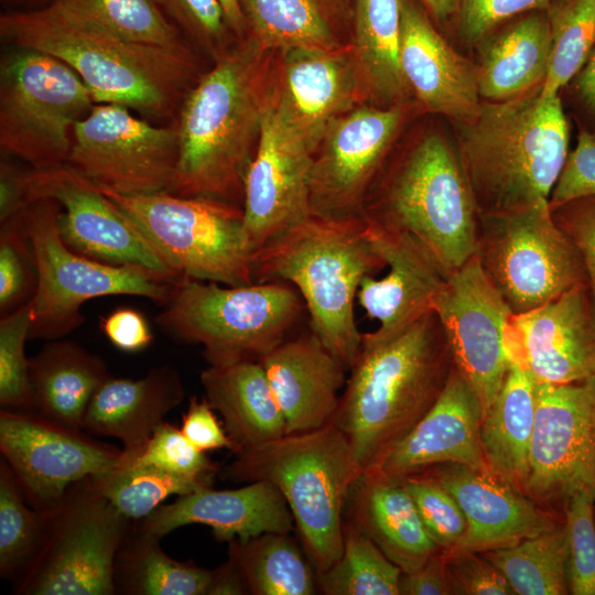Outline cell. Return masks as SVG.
I'll use <instances>...</instances> for the list:
<instances>
[{
	"label": "cell",
	"instance_id": "13",
	"mask_svg": "<svg viewBox=\"0 0 595 595\" xmlns=\"http://www.w3.org/2000/svg\"><path fill=\"white\" fill-rule=\"evenodd\" d=\"M132 520L86 478L50 511L42 544L14 581L21 595H112L115 562Z\"/></svg>",
	"mask_w": 595,
	"mask_h": 595
},
{
	"label": "cell",
	"instance_id": "38",
	"mask_svg": "<svg viewBox=\"0 0 595 595\" xmlns=\"http://www.w3.org/2000/svg\"><path fill=\"white\" fill-rule=\"evenodd\" d=\"M228 543V558L239 569L249 594L316 593V572L289 533L267 532L246 541L232 540Z\"/></svg>",
	"mask_w": 595,
	"mask_h": 595
},
{
	"label": "cell",
	"instance_id": "15",
	"mask_svg": "<svg viewBox=\"0 0 595 595\" xmlns=\"http://www.w3.org/2000/svg\"><path fill=\"white\" fill-rule=\"evenodd\" d=\"M0 452L35 510L56 509L75 484L101 476L122 450L31 410L0 411Z\"/></svg>",
	"mask_w": 595,
	"mask_h": 595
},
{
	"label": "cell",
	"instance_id": "11",
	"mask_svg": "<svg viewBox=\"0 0 595 595\" xmlns=\"http://www.w3.org/2000/svg\"><path fill=\"white\" fill-rule=\"evenodd\" d=\"M96 104L63 61L11 46L0 64V145L31 165L67 164L73 130Z\"/></svg>",
	"mask_w": 595,
	"mask_h": 595
},
{
	"label": "cell",
	"instance_id": "19",
	"mask_svg": "<svg viewBox=\"0 0 595 595\" xmlns=\"http://www.w3.org/2000/svg\"><path fill=\"white\" fill-rule=\"evenodd\" d=\"M402 117L398 105H360L328 126L313 154L311 215L363 219Z\"/></svg>",
	"mask_w": 595,
	"mask_h": 595
},
{
	"label": "cell",
	"instance_id": "23",
	"mask_svg": "<svg viewBox=\"0 0 595 595\" xmlns=\"http://www.w3.org/2000/svg\"><path fill=\"white\" fill-rule=\"evenodd\" d=\"M365 227L388 272L381 279L366 275L360 282L358 303L369 318L379 323L376 331L363 336L382 340L431 312L433 299L448 274L430 249L411 234L367 221Z\"/></svg>",
	"mask_w": 595,
	"mask_h": 595
},
{
	"label": "cell",
	"instance_id": "58",
	"mask_svg": "<svg viewBox=\"0 0 595 595\" xmlns=\"http://www.w3.org/2000/svg\"><path fill=\"white\" fill-rule=\"evenodd\" d=\"M24 170L1 162L0 166V223L23 210L26 202L23 188Z\"/></svg>",
	"mask_w": 595,
	"mask_h": 595
},
{
	"label": "cell",
	"instance_id": "47",
	"mask_svg": "<svg viewBox=\"0 0 595 595\" xmlns=\"http://www.w3.org/2000/svg\"><path fill=\"white\" fill-rule=\"evenodd\" d=\"M31 326L30 302L0 318V404L2 409L32 410L25 342Z\"/></svg>",
	"mask_w": 595,
	"mask_h": 595
},
{
	"label": "cell",
	"instance_id": "62",
	"mask_svg": "<svg viewBox=\"0 0 595 595\" xmlns=\"http://www.w3.org/2000/svg\"><path fill=\"white\" fill-rule=\"evenodd\" d=\"M436 20H445L452 15L459 6V0H422Z\"/></svg>",
	"mask_w": 595,
	"mask_h": 595
},
{
	"label": "cell",
	"instance_id": "43",
	"mask_svg": "<svg viewBox=\"0 0 595 595\" xmlns=\"http://www.w3.org/2000/svg\"><path fill=\"white\" fill-rule=\"evenodd\" d=\"M552 47L540 96H558L580 73L595 46V0H556L549 4Z\"/></svg>",
	"mask_w": 595,
	"mask_h": 595
},
{
	"label": "cell",
	"instance_id": "57",
	"mask_svg": "<svg viewBox=\"0 0 595 595\" xmlns=\"http://www.w3.org/2000/svg\"><path fill=\"white\" fill-rule=\"evenodd\" d=\"M446 572V554L435 552L421 567L402 573L399 582V595H451Z\"/></svg>",
	"mask_w": 595,
	"mask_h": 595
},
{
	"label": "cell",
	"instance_id": "33",
	"mask_svg": "<svg viewBox=\"0 0 595 595\" xmlns=\"http://www.w3.org/2000/svg\"><path fill=\"white\" fill-rule=\"evenodd\" d=\"M32 410L83 430L89 402L111 377L104 359L71 339L48 340L29 358Z\"/></svg>",
	"mask_w": 595,
	"mask_h": 595
},
{
	"label": "cell",
	"instance_id": "53",
	"mask_svg": "<svg viewBox=\"0 0 595 595\" xmlns=\"http://www.w3.org/2000/svg\"><path fill=\"white\" fill-rule=\"evenodd\" d=\"M552 214L581 256L595 306V201H574L552 209Z\"/></svg>",
	"mask_w": 595,
	"mask_h": 595
},
{
	"label": "cell",
	"instance_id": "44",
	"mask_svg": "<svg viewBox=\"0 0 595 595\" xmlns=\"http://www.w3.org/2000/svg\"><path fill=\"white\" fill-rule=\"evenodd\" d=\"M50 512L26 501L8 463L0 461V575L17 580L44 539Z\"/></svg>",
	"mask_w": 595,
	"mask_h": 595
},
{
	"label": "cell",
	"instance_id": "39",
	"mask_svg": "<svg viewBox=\"0 0 595 595\" xmlns=\"http://www.w3.org/2000/svg\"><path fill=\"white\" fill-rule=\"evenodd\" d=\"M480 553L502 573L515 595L569 594L564 522L513 545Z\"/></svg>",
	"mask_w": 595,
	"mask_h": 595
},
{
	"label": "cell",
	"instance_id": "6",
	"mask_svg": "<svg viewBox=\"0 0 595 595\" xmlns=\"http://www.w3.org/2000/svg\"><path fill=\"white\" fill-rule=\"evenodd\" d=\"M236 455L221 478L272 483L288 502L316 575L331 567L343 551L345 507L364 472L345 434L332 421Z\"/></svg>",
	"mask_w": 595,
	"mask_h": 595
},
{
	"label": "cell",
	"instance_id": "36",
	"mask_svg": "<svg viewBox=\"0 0 595 595\" xmlns=\"http://www.w3.org/2000/svg\"><path fill=\"white\" fill-rule=\"evenodd\" d=\"M552 47L548 15L530 14L491 42L477 69L479 95L501 101L532 89L547 75Z\"/></svg>",
	"mask_w": 595,
	"mask_h": 595
},
{
	"label": "cell",
	"instance_id": "59",
	"mask_svg": "<svg viewBox=\"0 0 595 595\" xmlns=\"http://www.w3.org/2000/svg\"><path fill=\"white\" fill-rule=\"evenodd\" d=\"M242 594H248V588L236 563L228 558L225 563L213 571V580L207 595Z\"/></svg>",
	"mask_w": 595,
	"mask_h": 595
},
{
	"label": "cell",
	"instance_id": "32",
	"mask_svg": "<svg viewBox=\"0 0 595 595\" xmlns=\"http://www.w3.org/2000/svg\"><path fill=\"white\" fill-rule=\"evenodd\" d=\"M201 382L235 454L286 434L284 418L259 361L208 365L201 372Z\"/></svg>",
	"mask_w": 595,
	"mask_h": 595
},
{
	"label": "cell",
	"instance_id": "46",
	"mask_svg": "<svg viewBox=\"0 0 595 595\" xmlns=\"http://www.w3.org/2000/svg\"><path fill=\"white\" fill-rule=\"evenodd\" d=\"M563 509L569 594L595 595V493H574Z\"/></svg>",
	"mask_w": 595,
	"mask_h": 595
},
{
	"label": "cell",
	"instance_id": "40",
	"mask_svg": "<svg viewBox=\"0 0 595 595\" xmlns=\"http://www.w3.org/2000/svg\"><path fill=\"white\" fill-rule=\"evenodd\" d=\"M136 453L122 450L116 467L91 477L94 486L129 520L145 518L170 496L212 487L213 482L181 477L141 463Z\"/></svg>",
	"mask_w": 595,
	"mask_h": 595
},
{
	"label": "cell",
	"instance_id": "12",
	"mask_svg": "<svg viewBox=\"0 0 595 595\" xmlns=\"http://www.w3.org/2000/svg\"><path fill=\"white\" fill-rule=\"evenodd\" d=\"M475 256L513 314L587 283L581 256L554 220L549 199L478 213Z\"/></svg>",
	"mask_w": 595,
	"mask_h": 595
},
{
	"label": "cell",
	"instance_id": "60",
	"mask_svg": "<svg viewBox=\"0 0 595 595\" xmlns=\"http://www.w3.org/2000/svg\"><path fill=\"white\" fill-rule=\"evenodd\" d=\"M577 90L588 108L595 110V46L577 78Z\"/></svg>",
	"mask_w": 595,
	"mask_h": 595
},
{
	"label": "cell",
	"instance_id": "29",
	"mask_svg": "<svg viewBox=\"0 0 595 595\" xmlns=\"http://www.w3.org/2000/svg\"><path fill=\"white\" fill-rule=\"evenodd\" d=\"M184 396L182 378L170 366L153 367L136 380L110 377L91 398L83 430L119 440L123 451L140 452Z\"/></svg>",
	"mask_w": 595,
	"mask_h": 595
},
{
	"label": "cell",
	"instance_id": "17",
	"mask_svg": "<svg viewBox=\"0 0 595 595\" xmlns=\"http://www.w3.org/2000/svg\"><path fill=\"white\" fill-rule=\"evenodd\" d=\"M23 188L28 203L46 197L61 204V236L75 252L104 263L184 277L98 185L68 164L24 171Z\"/></svg>",
	"mask_w": 595,
	"mask_h": 595
},
{
	"label": "cell",
	"instance_id": "61",
	"mask_svg": "<svg viewBox=\"0 0 595 595\" xmlns=\"http://www.w3.org/2000/svg\"><path fill=\"white\" fill-rule=\"evenodd\" d=\"M227 22L238 40L246 36V24L239 8L238 0H219Z\"/></svg>",
	"mask_w": 595,
	"mask_h": 595
},
{
	"label": "cell",
	"instance_id": "50",
	"mask_svg": "<svg viewBox=\"0 0 595 595\" xmlns=\"http://www.w3.org/2000/svg\"><path fill=\"white\" fill-rule=\"evenodd\" d=\"M138 461L167 473L193 479L213 482L218 465L205 452L197 450L181 429L162 422L144 447L136 453Z\"/></svg>",
	"mask_w": 595,
	"mask_h": 595
},
{
	"label": "cell",
	"instance_id": "31",
	"mask_svg": "<svg viewBox=\"0 0 595 595\" xmlns=\"http://www.w3.org/2000/svg\"><path fill=\"white\" fill-rule=\"evenodd\" d=\"M246 35L263 48L334 51L350 44L353 0H238Z\"/></svg>",
	"mask_w": 595,
	"mask_h": 595
},
{
	"label": "cell",
	"instance_id": "41",
	"mask_svg": "<svg viewBox=\"0 0 595 595\" xmlns=\"http://www.w3.org/2000/svg\"><path fill=\"white\" fill-rule=\"evenodd\" d=\"M402 571L354 522L344 520L343 551L317 574L326 595H399Z\"/></svg>",
	"mask_w": 595,
	"mask_h": 595
},
{
	"label": "cell",
	"instance_id": "22",
	"mask_svg": "<svg viewBox=\"0 0 595 595\" xmlns=\"http://www.w3.org/2000/svg\"><path fill=\"white\" fill-rule=\"evenodd\" d=\"M505 346L510 363L536 382L569 383L595 376V306L587 283L529 312L511 313Z\"/></svg>",
	"mask_w": 595,
	"mask_h": 595
},
{
	"label": "cell",
	"instance_id": "1",
	"mask_svg": "<svg viewBox=\"0 0 595 595\" xmlns=\"http://www.w3.org/2000/svg\"><path fill=\"white\" fill-rule=\"evenodd\" d=\"M274 52L246 35L201 73L174 120L178 160L169 192L242 207L269 101Z\"/></svg>",
	"mask_w": 595,
	"mask_h": 595
},
{
	"label": "cell",
	"instance_id": "42",
	"mask_svg": "<svg viewBox=\"0 0 595 595\" xmlns=\"http://www.w3.org/2000/svg\"><path fill=\"white\" fill-rule=\"evenodd\" d=\"M71 13L127 40L193 52L152 0H50ZM48 2V3H50Z\"/></svg>",
	"mask_w": 595,
	"mask_h": 595
},
{
	"label": "cell",
	"instance_id": "51",
	"mask_svg": "<svg viewBox=\"0 0 595 595\" xmlns=\"http://www.w3.org/2000/svg\"><path fill=\"white\" fill-rule=\"evenodd\" d=\"M445 554L452 594L515 595L502 573L480 552L454 550Z\"/></svg>",
	"mask_w": 595,
	"mask_h": 595
},
{
	"label": "cell",
	"instance_id": "14",
	"mask_svg": "<svg viewBox=\"0 0 595 595\" xmlns=\"http://www.w3.org/2000/svg\"><path fill=\"white\" fill-rule=\"evenodd\" d=\"M133 112L96 102L74 127L67 164L120 194L169 192L178 160L176 125L158 126Z\"/></svg>",
	"mask_w": 595,
	"mask_h": 595
},
{
	"label": "cell",
	"instance_id": "8",
	"mask_svg": "<svg viewBox=\"0 0 595 595\" xmlns=\"http://www.w3.org/2000/svg\"><path fill=\"white\" fill-rule=\"evenodd\" d=\"M155 318L180 343L203 346L208 365L259 361L290 336L306 311L288 282L224 285L182 277Z\"/></svg>",
	"mask_w": 595,
	"mask_h": 595
},
{
	"label": "cell",
	"instance_id": "37",
	"mask_svg": "<svg viewBox=\"0 0 595 595\" xmlns=\"http://www.w3.org/2000/svg\"><path fill=\"white\" fill-rule=\"evenodd\" d=\"M161 538L132 521L115 562L116 593L130 595H207L213 571L170 558Z\"/></svg>",
	"mask_w": 595,
	"mask_h": 595
},
{
	"label": "cell",
	"instance_id": "34",
	"mask_svg": "<svg viewBox=\"0 0 595 595\" xmlns=\"http://www.w3.org/2000/svg\"><path fill=\"white\" fill-rule=\"evenodd\" d=\"M534 411L536 381L526 369L511 364L499 392L483 415L480 442L488 469L523 494Z\"/></svg>",
	"mask_w": 595,
	"mask_h": 595
},
{
	"label": "cell",
	"instance_id": "20",
	"mask_svg": "<svg viewBox=\"0 0 595 595\" xmlns=\"http://www.w3.org/2000/svg\"><path fill=\"white\" fill-rule=\"evenodd\" d=\"M274 55L269 102L314 154L328 126L369 99L351 45Z\"/></svg>",
	"mask_w": 595,
	"mask_h": 595
},
{
	"label": "cell",
	"instance_id": "5",
	"mask_svg": "<svg viewBox=\"0 0 595 595\" xmlns=\"http://www.w3.org/2000/svg\"><path fill=\"white\" fill-rule=\"evenodd\" d=\"M540 88L484 102L462 123L461 162L479 214L551 195L569 154V126L559 96L543 98Z\"/></svg>",
	"mask_w": 595,
	"mask_h": 595
},
{
	"label": "cell",
	"instance_id": "26",
	"mask_svg": "<svg viewBox=\"0 0 595 595\" xmlns=\"http://www.w3.org/2000/svg\"><path fill=\"white\" fill-rule=\"evenodd\" d=\"M143 531L164 537L187 524H205L217 541H246L267 532L290 533L293 516L281 491L270 482L247 483L236 489L205 487L162 504L134 521Z\"/></svg>",
	"mask_w": 595,
	"mask_h": 595
},
{
	"label": "cell",
	"instance_id": "49",
	"mask_svg": "<svg viewBox=\"0 0 595 595\" xmlns=\"http://www.w3.org/2000/svg\"><path fill=\"white\" fill-rule=\"evenodd\" d=\"M401 479L436 545L445 552L455 550L467 531V520L455 498L424 474Z\"/></svg>",
	"mask_w": 595,
	"mask_h": 595
},
{
	"label": "cell",
	"instance_id": "2",
	"mask_svg": "<svg viewBox=\"0 0 595 595\" xmlns=\"http://www.w3.org/2000/svg\"><path fill=\"white\" fill-rule=\"evenodd\" d=\"M0 35L11 46L63 61L96 102L122 105L148 119L173 122L201 75L194 52L127 40L54 2L2 13Z\"/></svg>",
	"mask_w": 595,
	"mask_h": 595
},
{
	"label": "cell",
	"instance_id": "21",
	"mask_svg": "<svg viewBox=\"0 0 595 595\" xmlns=\"http://www.w3.org/2000/svg\"><path fill=\"white\" fill-rule=\"evenodd\" d=\"M313 152L268 101L244 191V224L253 255L311 215Z\"/></svg>",
	"mask_w": 595,
	"mask_h": 595
},
{
	"label": "cell",
	"instance_id": "24",
	"mask_svg": "<svg viewBox=\"0 0 595 595\" xmlns=\"http://www.w3.org/2000/svg\"><path fill=\"white\" fill-rule=\"evenodd\" d=\"M483 409L455 365L425 415L368 470L401 479L442 464L488 469L482 442Z\"/></svg>",
	"mask_w": 595,
	"mask_h": 595
},
{
	"label": "cell",
	"instance_id": "30",
	"mask_svg": "<svg viewBox=\"0 0 595 595\" xmlns=\"http://www.w3.org/2000/svg\"><path fill=\"white\" fill-rule=\"evenodd\" d=\"M348 499L351 500L350 521L402 573L418 570L441 550L426 531L402 479L363 472Z\"/></svg>",
	"mask_w": 595,
	"mask_h": 595
},
{
	"label": "cell",
	"instance_id": "28",
	"mask_svg": "<svg viewBox=\"0 0 595 595\" xmlns=\"http://www.w3.org/2000/svg\"><path fill=\"white\" fill-rule=\"evenodd\" d=\"M400 64L410 91L428 111L462 123L477 116L482 105L477 69L410 0H401Z\"/></svg>",
	"mask_w": 595,
	"mask_h": 595
},
{
	"label": "cell",
	"instance_id": "48",
	"mask_svg": "<svg viewBox=\"0 0 595 595\" xmlns=\"http://www.w3.org/2000/svg\"><path fill=\"white\" fill-rule=\"evenodd\" d=\"M184 39L207 53L213 61L239 40L231 31L219 0H152Z\"/></svg>",
	"mask_w": 595,
	"mask_h": 595
},
{
	"label": "cell",
	"instance_id": "7",
	"mask_svg": "<svg viewBox=\"0 0 595 595\" xmlns=\"http://www.w3.org/2000/svg\"><path fill=\"white\" fill-rule=\"evenodd\" d=\"M478 209L467 175L446 141L421 139L366 201L363 219L423 242L450 274L476 247Z\"/></svg>",
	"mask_w": 595,
	"mask_h": 595
},
{
	"label": "cell",
	"instance_id": "55",
	"mask_svg": "<svg viewBox=\"0 0 595 595\" xmlns=\"http://www.w3.org/2000/svg\"><path fill=\"white\" fill-rule=\"evenodd\" d=\"M215 412L205 398L192 397L182 416L181 431L202 452L220 448L232 452V442Z\"/></svg>",
	"mask_w": 595,
	"mask_h": 595
},
{
	"label": "cell",
	"instance_id": "4",
	"mask_svg": "<svg viewBox=\"0 0 595 595\" xmlns=\"http://www.w3.org/2000/svg\"><path fill=\"white\" fill-rule=\"evenodd\" d=\"M386 267L364 219L310 215L253 255L252 273L255 282L293 285L305 304L310 329L350 370L363 343L354 312L360 282Z\"/></svg>",
	"mask_w": 595,
	"mask_h": 595
},
{
	"label": "cell",
	"instance_id": "16",
	"mask_svg": "<svg viewBox=\"0 0 595 595\" xmlns=\"http://www.w3.org/2000/svg\"><path fill=\"white\" fill-rule=\"evenodd\" d=\"M595 493V376L569 383L536 382L534 426L524 494L537 504H565Z\"/></svg>",
	"mask_w": 595,
	"mask_h": 595
},
{
	"label": "cell",
	"instance_id": "27",
	"mask_svg": "<svg viewBox=\"0 0 595 595\" xmlns=\"http://www.w3.org/2000/svg\"><path fill=\"white\" fill-rule=\"evenodd\" d=\"M259 363L284 418L286 434L332 422L347 369L311 329L289 336Z\"/></svg>",
	"mask_w": 595,
	"mask_h": 595
},
{
	"label": "cell",
	"instance_id": "25",
	"mask_svg": "<svg viewBox=\"0 0 595 595\" xmlns=\"http://www.w3.org/2000/svg\"><path fill=\"white\" fill-rule=\"evenodd\" d=\"M419 474L442 485L467 520L466 534L455 550L485 552L505 548L558 524L534 500L489 469L442 464Z\"/></svg>",
	"mask_w": 595,
	"mask_h": 595
},
{
	"label": "cell",
	"instance_id": "18",
	"mask_svg": "<svg viewBox=\"0 0 595 595\" xmlns=\"http://www.w3.org/2000/svg\"><path fill=\"white\" fill-rule=\"evenodd\" d=\"M432 311L444 328L454 365L478 398L484 415L511 366L505 346L511 311L475 253L447 275Z\"/></svg>",
	"mask_w": 595,
	"mask_h": 595
},
{
	"label": "cell",
	"instance_id": "45",
	"mask_svg": "<svg viewBox=\"0 0 595 595\" xmlns=\"http://www.w3.org/2000/svg\"><path fill=\"white\" fill-rule=\"evenodd\" d=\"M26 207L0 223L1 316L29 303L37 288V263L26 227Z\"/></svg>",
	"mask_w": 595,
	"mask_h": 595
},
{
	"label": "cell",
	"instance_id": "3",
	"mask_svg": "<svg viewBox=\"0 0 595 595\" xmlns=\"http://www.w3.org/2000/svg\"><path fill=\"white\" fill-rule=\"evenodd\" d=\"M453 367L447 337L433 311L389 338L363 336L332 421L364 472L432 408Z\"/></svg>",
	"mask_w": 595,
	"mask_h": 595
},
{
	"label": "cell",
	"instance_id": "9",
	"mask_svg": "<svg viewBox=\"0 0 595 595\" xmlns=\"http://www.w3.org/2000/svg\"><path fill=\"white\" fill-rule=\"evenodd\" d=\"M61 204L46 197L30 202L25 210L39 273L30 301L29 339L64 338L84 323L80 307L91 299L136 295L167 303L182 277L104 263L75 252L61 236Z\"/></svg>",
	"mask_w": 595,
	"mask_h": 595
},
{
	"label": "cell",
	"instance_id": "56",
	"mask_svg": "<svg viewBox=\"0 0 595 595\" xmlns=\"http://www.w3.org/2000/svg\"><path fill=\"white\" fill-rule=\"evenodd\" d=\"M99 327L115 347L126 353L140 351L154 338L144 315L132 307H119L100 317Z\"/></svg>",
	"mask_w": 595,
	"mask_h": 595
},
{
	"label": "cell",
	"instance_id": "10",
	"mask_svg": "<svg viewBox=\"0 0 595 595\" xmlns=\"http://www.w3.org/2000/svg\"><path fill=\"white\" fill-rule=\"evenodd\" d=\"M99 188L178 273L231 286L255 283L241 206L167 191L126 195Z\"/></svg>",
	"mask_w": 595,
	"mask_h": 595
},
{
	"label": "cell",
	"instance_id": "63",
	"mask_svg": "<svg viewBox=\"0 0 595 595\" xmlns=\"http://www.w3.org/2000/svg\"><path fill=\"white\" fill-rule=\"evenodd\" d=\"M15 1H29V2H34V3L40 2V3H43L42 6L47 4L50 2V0H15Z\"/></svg>",
	"mask_w": 595,
	"mask_h": 595
},
{
	"label": "cell",
	"instance_id": "52",
	"mask_svg": "<svg viewBox=\"0 0 595 595\" xmlns=\"http://www.w3.org/2000/svg\"><path fill=\"white\" fill-rule=\"evenodd\" d=\"M589 197H595V134L582 131L574 150L567 154L549 204L555 209Z\"/></svg>",
	"mask_w": 595,
	"mask_h": 595
},
{
	"label": "cell",
	"instance_id": "54",
	"mask_svg": "<svg viewBox=\"0 0 595 595\" xmlns=\"http://www.w3.org/2000/svg\"><path fill=\"white\" fill-rule=\"evenodd\" d=\"M552 0H459L461 31L469 42L483 39L500 22L524 11L549 7Z\"/></svg>",
	"mask_w": 595,
	"mask_h": 595
},
{
	"label": "cell",
	"instance_id": "35",
	"mask_svg": "<svg viewBox=\"0 0 595 595\" xmlns=\"http://www.w3.org/2000/svg\"><path fill=\"white\" fill-rule=\"evenodd\" d=\"M401 0H353L350 45L369 99L397 105L410 91L400 64Z\"/></svg>",
	"mask_w": 595,
	"mask_h": 595
}]
</instances>
